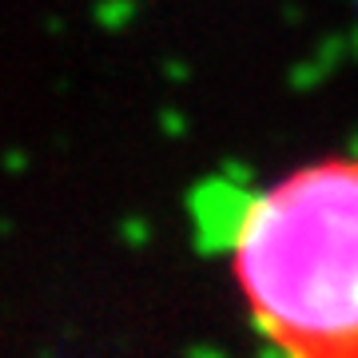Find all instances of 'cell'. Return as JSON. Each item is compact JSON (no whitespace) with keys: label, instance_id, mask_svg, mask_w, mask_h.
<instances>
[{"label":"cell","instance_id":"obj_1","mask_svg":"<svg viewBox=\"0 0 358 358\" xmlns=\"http://www.w3.org/2000/svg\"><path fill=\"white\" fill-rule=\"evenodd\" d=\"M227 255L267 350L358 358V155L247 192Z\"/></svg>","mask_w":358,"mask_h":358},{"label":"cell","instance_id":"obj_2","mask_svg":"<svg viewBox=\"0 0 358 358\" xmlns=\"http://www.w3.org/2000/svg\"><path fill=\"white\" fill-rule=\"evenodd\" d=\"M247 203V192L231 187L227 179H207L192 192V223L195 243L203 251H227L231 231L239 223V211Z\"/></svg>","mask_w":358,"mask_h":358},{"label":"cell","instance_id":"obj_3","mask_svg":"<svg viewBox=\"0 0 358 358\" xmlns=\"http://www.w3.org/2000/svg\"><path fill=\"white\" fill-rule=\"evenodd\" d=\"M128 13H131L128 0H103L100 8H96V20H100V24H108V28H120L124 20H128Z\"/></svg>","mask_w":358,"mask_h":358},{"label":"cell","instance_id":"obj_4","mask_svg":"<svg viewBox=\"0 0 358 358\" xmlns=\"http://www.w3.org/2000/svg\"><path fill=\"white\" fill-rule=\"evenodd\" d=\"M4 167H13V171H24V155H4Z\"/></svg>","mask_w":358,"mask_h":358}]
</instances>
